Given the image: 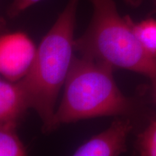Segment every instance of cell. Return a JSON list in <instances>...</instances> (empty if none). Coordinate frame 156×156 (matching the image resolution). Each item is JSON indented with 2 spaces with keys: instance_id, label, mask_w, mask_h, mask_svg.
I'll use <instances>...</instances> for the list:
<instances>
[{
  "instance_id": "cell-1",
  "label": "cell",
  "mask_w": 156,
  "mask_h": 156,
  "mask_svg": "<svg viewBox=\"0 0 156 156\" xmlns=\"http://www.w3.org/2000/svg\"><path fill=\"white\" fill-rule=\"evenodd\" d=\"M78 2L69 0L42 39L28 74L17 81L28 107L34 109L41 119L45 132L54 130L56 101L75 58L74 31Z\"/></svg>"
},
{
  "instance_id": "cell-2",
  "label": "cell",
  "mask_w": 156,
  "mask_h": 156,
  "mask_svg": "<svg viewBox=\"0 0 156 156\" xmlns=\"http://www.w3.org/2000/svg\"><path fill=\"white\" fill-rule=\"evenodd\" d=\"M113 69L86 56L75 57L64 83L62 102L54 114V130L61 124L80 120L108 116L125 117L135 113V101L121 92Z\"/></svg>"
},
{
  "instance_id": "cell-3",
  "label": "cell",
  "mask_w": 156,
  "mask_h": 156,
  "mask_svg": "<svg viewBox=\"0 0 156 156\" xmlns=\"http://www.w3.org/2000/svg\"><path fill=\"white\" fill-rule=\"evenodd\" d=\"M93 14L88 28L75 39V48L81 56L113 69L141 74L156 83V58L142 48L132 30L130 17H121L114 0H90Z\"/></svg>"
},
{
  "instance_id": "cell-4",
  "label": "cell",
  "mask_w": 156,
  "mask_h": 156,
  "mask_svg": "<svg viewBox=\"0 0 156 156\" xmlns=\"http://www.w3.org/2000/svg\"><path fill=\"white\" fill-rule=\"evenodd\" d=\"M37 48L25 33H9L0 36V74L11 82H17L28 74Z\"/></svg>"
},
{
  "instance_id": "cell-5",
  "label": "cell",
  "mask_w": 156,
  "mask_h": 156,
  "mask_svg": "<svg viewBox=\"0 0 156 156\" xmlns=\"http://www.w3.org/2000/svg\"><path fill=\"white\" fill-rule=\"evenodd\" d=\"M132 129L133 125L129 119H116L107 129L80 146L73 155H119L126 151V139Z\"/></svg>"
},
{
  "instance_id": "cell-6",
  "label": "cell",
  "mask_w": 156,
  "mask_h": 156,
  "mask_svg": "<svg viewBox=\"0 0 156 156\" xmlns=\"http://www.w3.org/2000/svg\"><path fill=\"white\" fill-rule=\"evenodd\" d=\"M13 83L0 80V124L17 125L29 108L20 85Z\"/></svg>"
},
{
  "instance_id": "cell-7",
  "label": "cell",
  "mask_w": 156,
  "mask_h": 156,
  "mask_svg": "<svg viewBox=\"0 0 156 156\" xmlns=\"http://www.w3.org/2000/svg\"><path fill=\"white\" fill-rule=\"evenodd\" d=\"M130 23L142 48L150 56L156 58V20L149 17L134 23L130 18Z\"/></svg>"
},
{
  "instance_id": "cell-8",
  "label": "cell",
  "mask_w": 156,
  "mask_h": 156,
  "mask_svg": "<svg viewBox=\"0 0 156 156\" xmlns=\"http://www.w3.org/2000/svg\"><path fill=\"white\" fill-rule=\"evenodd\" d=\"M14 124H0V156H23L26 149L16 134Z\"/></svg>"
},
{
  "instance_id": "cell-9",
  "label": "cell",
  "mask_w": 156,
  "mask_h": 156,
  "mask_svg": "<svg viewBox=\"0 0 156 156\" xmlns=\"http://www.w3.org/2000/svg\"><path fill=\"white\" fill-rule=\"evenodd\" d=\"M140 155L156 156V121H153L140 134L137 140Z\"/></svg>"
},
{
  "instance_id": "cell-10",
  "label": "cell",
  "mask_w": 156,
  "mask_h": 156,
  "mask_svg": "<svg viewBox=\"0 0 156 156\" xmlns=\"http://www.w3.org/2000/svg\"><path fill=\"white\" fill-rule=\"evenodd\" d=\"M42 0H13L9 6L7 15L10 17H15L29 7Z\"/></svg>"
},
{
  "instance_id": "cell-11",
  "label": "cell",
  "mask_w": 156,
  "mask_h": 156,
  "mask_svg": "<svg viewBox=\"0 0 156 156\" xmlns=\"http://www.w3.org/2000/svg\"><path fill=\"white\" fill-rule=\"evenodd\" d=\"M125 2L127 4V5L132 6V7H138L141 5L143 0H124Z\"/></svg>"
},
{
  "instance_id": "cell-12",
  "label": "cell",
  "mask_w": 156,
  "mask_h": 156,
  "mask_svg": "<svg viewBox=\"0 0 156 156\" xmlns=\"http://www.w3.org/2000/svg\"><path fill=\"white\" fill-rule=\"evenodd\" d=\"M154 88H155V101H156V83L153 84Z\"/></svg>"
},
{
  "instance_id": "cell-13",
  "label": "cell",
  "mask_w": 156,
  "mask_h": 156,
  "mask_svg": "<svg viewBox=\"0 0 156 156\" xmlns=\"http://www.w3.org/2000/svg\"><path fill=\"white\" fill-rule=\"evenodd\" d=\"M154 12L156 13V0L155 2V10H154Z\"/></svg>"
}]
</instances>
